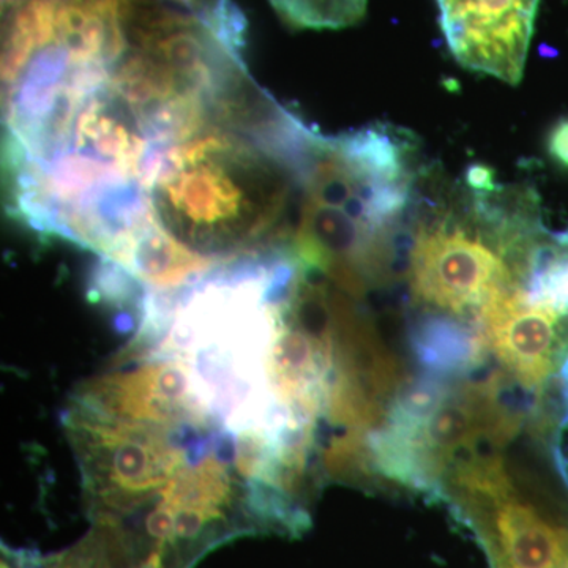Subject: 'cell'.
Wrapping results in <instances>:
<instances>
[{
	"label": "cell",
	"mask_w": 568,
	"mask_h": 568,
	"mask_svg": "<svg viewBox=\"0 0 568 568\" xmlns=\"http://www.w3.org/2000/svg\"><path fill=\"white\" fill-rule=\"evenodd\" d=\"M62 425L81 470L92 519L123 521L159 499L190 458L193 440L163 426L132 424L73 403Z\"/></svg>",
	"instance_id": "cell-5"
},
{
	"label": "cell",
	"mask_w": 568,
	"mask_h": 568,
	"mask_svg": "<svg viewBox=\"0 0 568 568\" xmlns=\"http://www.w3.org/2000/svg\"><path fill=\"white\" fill-rule=\"evenodd\" d=\"M547 151L552 162L568 171V118L560 119L549 130Z\"/></svg>",
	"instance_id": "cell-11"
},
{
	"label": "cell",
	"mask_w": 568,
	"mask_h": 568,
	"mask_svg": "<svg viewBox=\"0 0 568 568\" xmlns=\"http://www.w3.org/2000/svg\"><path fill=\"white\" fill-rule=\"evenodd\" d=\"M298 271L282 246L153 290L132 347L142 357L179 358L216 428L286 446L302 433L275 403L267 362Z\"/></svg>",
	"instance_id": "cell-3"
},
{
	"label": "cell",
	"mask_w": 568,
	"mask_h": 568,
	"mask_svg": "<svg viewBox=\"0 0 568 568\" xmlns=\"http://www.w3.org/2000/svg\"><path fill=\"white\" fill-rule=\"evenodd\" d=\"M51 41L3 74L9 209L41 235L130 272L162 235L149 189L163 100L118 69Z\"/></svg>",
	"instance_id": "cell-1"
},
{
	"label": "cell",
	"mask_w": 568,
	"mask_h": 568,
	"mask_svg": "<svg viewBox=\"0 0 568 568\" xmlns=\"http://www.w3.org/2000/svg\"><path fill=\"white\" fill-rule=\"evenodd\" d=\"M20 2V0H2L3 7H11L14 3ZM55 2H67V3H89L93 2V0H55Z\"/></svg>",
	"instance_id": "cell-14"
},
{
	"label": "cell",
	"mask_w": 568,
	"mask_h": 568,
	"mask_svg": "<svg viewBox=\"0 0 568 568\" xmlns=\"http://www.w3.org/2000/svg\"><path fill=\"white\" fill-rule=\"evenodd\" d=\"M231 433L201 437L151 508L138 537L142 551L162 552L164 568H192L212 547L237 534L256 532L245 507V484L224 452Z\"/></svg>",
	"instance_id": "cell-6"
},
{
	"label": "cell",
	"mask_w": 568,
	"mask_h": 568,
	"mask_svg": "<svg viewBox=\"0 0 568 568\" xmlns=\"http://www.w3.org/2000/svg\"><path fill=\"white\" fill-rule=\"evenodd\" d=\"M119 11L144 20L200 22L234 50L244 51L246 20L233 0H118Z\"/></svg>",
	"instance_id": "cell-9"
},
{
	"label": "cell",
	"mask_w": 568,
	"mask_h": 568,
	"mask_svg": "<svg viewBox=\"0 0 568 568\" xmlns=\"http://www.w3.org/2000/svg\"><path fill=\"white\" fill-rule=\"evenodd\" d=\"M422 175L413 136L395 126L316 133L291 252L351 297L383 286L416 215Z\"/></svg>",
	"instance_id": "cell-4"
},
{
	"label": "cell",
	"mask_w": 568,
	"mask_h": 568,
	"mask_svg": "<svg viewBox=\"0 0 568 568\" xmlns=\"http://www.w3.org/2000/svg\"><path fill=\"white\" fill-rule=\"evenodd\" d=\"M315 134L248 73L182 100L156 136L153 222L213 264L290 245Z\"/></svg>",
	"instance_id": "cell-2"
},
{
	"label": "cell",
	"mask_w": 568,
	"mask_h": 568,
	"mask_svg": "<svg viewBox=\"0 0 568 568\" xmlns=\"http://www.w3.org/2000/svg\"><path fill=\"white\" fill-rule=\"evenodd\" d=\"M43 556L36 549H11L2 547L0 568H41Z\"/></svg>",
	"instance_id": "cell-12"
},
{
	"label": "cell",
	"mask_w": 568,
	"mask_h": 568,
	"mask_svg": "<svg viewBox=\"0 0 568 568\" xmlns=\"http://www.w3.org/2000/svg\"><path fill=\"white\" fill-rule=\"evenodd\" d=\"M286 24L297 29L349 28L364 18L368 0H268Z\"/></svg>",
	"instance_id": "cell-10"
},
{
	"label": "cell",
	"mask_w": 568,
	"mask_h": 568,
	"mask_svg": "<svg viewBox=\"0 0 568 568\" xmlns=\"http://www.w3.org/2000/svg\"><path fill=\"white\" fill-rule=\"evenodd\" d=\"M540 0H437L439 26L459 65L517 85Z\"/></svg>",
	"instance_id": "cell-8"
},
{
	"label": "cell",
	"mask_w": 568,
	"mask_h": 568,
	"mask_svg": "<svg viewBox=\"0 0 568 568\" xmlns=\"http://www.w3.org/2000/svg\"><path fill=\"white\" fill-rule=\"evenodd\" d=\"M73 403L132 424L182 433L219 432L197 398L189 368L170 355H152L144 364L85 381Z\"/></svg>",
	"instance_id": "cell-7"
},
{
	"label": "cell",
	"mask_w": 568,
	"mask_h": 568,
	"mask_svg": "<svg viewBox=\"0 0 568 568\" xmlns=\"http://www.w3.org/2000/svg\"><path fill=\"white\" fill-rule=\"evenodd\" d=\"M132 568H164L162 552L156 551V549H152V551H149L148 555L140 560V562L134 564Z\"/></svg>",
	"instance_id": "cell-13"
}]
</instances>
